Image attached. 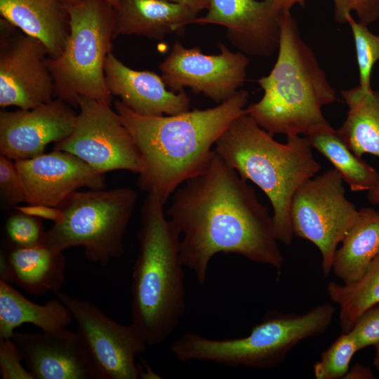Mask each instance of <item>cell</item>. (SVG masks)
<instances>
[{"label":"cell","instance_id":"6da1fadb","mask_svg":"<svg viewBox=\"0 0 379 379\" xmlns=\"http://www.w3.org/2000/svg\"><path fill=\"white\" fill-rule=\"evenodd\" d=\"M166 214L180 234L182 262L200 284L220 253L277 270L283 265L272 216L253 187L215 152L204 171L173 193Z\"/></svg>","mask_w":379,"mask_h":379},{"label":"cell","instance_id":"7a4b0ae2","mask_svg":"<svg viewBox=\"0 0 379 379\" xmlns=\"http://www.w3.org/2000/svg\"><path fill=\"white\" fill-rule=\"evenodd\" d=\"M248 100V92L239 90L215 107L162 116L140 115L115 100V111L142 159L139 187L166 204L180 185L207 168L215 153L212 147L235 119L247 114Z\"/></svg>","mask_w":379,"mask_h":379},{"label":"cell","instance_id":"3957f363","mask_svg":"<svg viewBox=\"0 0 379 379\" xmlns=\"http://www.w3.org/2000/svg\"><path fill=\"white\" fill-rule=\"evenodd\" d=\"M279 21L276 62L258 81L264 93L246 107L247 114L272 135L308 136L333 129L322 108L337 100L335 91L301 37L291 13H280Z\"/></svg>","mask_w":379,"mask_h":379},{"label":"cell","instance_id":"277c9868","mask_svg":"<svg viewBox=\"0 0 379 379\" xmlns=\"http://www.w3.org/2000/svg\"><path fill=\"white\" fill-rule=\"evenodd\" d=\"M164 203L147 193L141 209L139 251L132 273L131 324L147 346L162 343L185 310L180 234L164 211Z\"/></svg>","mask_w":379,"mask_h":379},{"label":"cell","instance_id":"5b68a950","mask_svg":"<svg viewBox=\"0 0 379 379\" xmlns=\"http://www.w3.org/2000/svg\"><path fill=\"white\" fill-rule=\"evenodd\" d=\"M247 114L237 119L215 144V152L245 180L255 184L269 199L278 241L291 245L293 232L291 204L298 188L316 175L321 165L307 136L275 140Z\"/></svg>","mask_w":379,"mask_h":379},{"label":"cell","instance_id":"8992f818","mask_svg":"<svg viewBox=\"0 0 379 379\" xmlns=\"http://www.w3.org/2000/svg\"><path fill=\"white\" fill-rule=\"evenodd\" d=\"M335 312V307L329 302L302 314L270 311L246 336L216 340L187 333L173 342L171 351L180 361L269 368L281 363L301 341L325 332Z\"/></svg>","mask_w":379,"mask_h":379},{"label":"cell","instance_id":"52a82bcc","mask_svg":"<svg viewBox=\"0 0 379 379\" xmlns=\"http://www.w3.org/2000/svg\"><path fill=\"white\" fill-rule=\"evenodd\" d=\"M70 32L61 54L47 58L55 98L78 107L79 97L111 105L113 95L105 77V62L115 38V9L105 0L68 5Z\"/></svg>","mask_w":379,"mask_h":379},{"label":"cell","instance_id":"ba28073f","mask_svg":"<svg viewBox=\"0 0 379 379\" xmlns=\"http://www.w3.org/2000/svg\"><path fill=\"white\" fill-rule=\"evenodd\" d=\"M137 200L130 187L77 191L58 206L62 220L46 232L45 244L61 251L81 246L86 259L105 265L124 253L123 238Z\"/></svg>","mask_w":379,"mask_h":379},{"label":"cell","instance_id":"9c48e42d","mask_svg":"<svg viewBox=\"0 0 379 379\" xmlns=\"http://www.w3.org/2000/svg\"><path fill=\"white\" fill-rule=\"evenodd\" d=\"M359 214L345 197L344 181L334 169L307 180L295 191L290 218L293 234L320 251L324 276L332 271L338 245Z\"/></svg>","mask_w":379,"mask_h":379},{"label":"cell","instance_id":"30bf717a","mask_svg":"<svg viewBox=\"0 0 379 379\" xmlns=\"http://www.w3.org/2000/svg\"><path fill=\"white\" fill-rule=\"evenodd\" d=\"M110 106L79 97L74 128L53 149L73 154L101 173L125 170L139 174L143 162L138 148Z\"/></svg>","mask_w":379,"mask_h":379},{"label":"cell","instance_id":"8fae6325","mask_svg":"<svg viewBox=\"0 0 379 379\" xmlns=\"http://www.w3.org/2000/svg\"><path fill=\"white\" fill-rule=\"evenodd\" d=\"M0 106L29 109L55 98L46 46L0 20Z\"/></svg>","mask_w":379,"mask_h":379},{"label":"cell","instance_id":"7c38bea8","mask_svg":"<svg viewBox=\"0 0 379 379\" xmlns=\"http://www.w3.org/2000/svg\"><path fill=\"white\" fill-rule=\"evenodd\" d=\"M56 295L75 320L100 379L138 378L135 358L147 345L135 328L118 324L90 302L60 291Z\"/></svg>","mask_w":379,"mask_h":379},{"label":"cell","instance_id":"4fadbf2b","mask_svg":"<svg viewBox=\"0 0 379 379\" xmlns=\"http://www.w3.org/2000/svg\"><path fill=\"white\" fill-rule=\"evenodd\" d=\"M220 53L208 55L197 46L185 47L175 41L159 65L161 77L173 92L189 88L220 104L239 90L246 78L249 64L246 55L234 53L219 44Z\"/></svg>","mask_w":379,"mask_h":379},{"label":"cell","instance_id":"5bb4252c","mask_svg":"<svg viewBox=\"0 0 379 379\" xmlns=\"http://www.w3.org/2000/svg\"><path fill=\"white\" fill-rule=\"evenodd\" d=\"M29 205L58 207L79 188L103 189L105 177L76 155L53 149L14 161Z\"/></svg>","mask_w":379,"mask_h":379},{"label":"cell","instance_id":"9a60e30c","mask_svg":"<svg viewBox=\"0 0 379 379\" xmlns=\"http://www.w3.org/2000/svg\"><path fill=\"white\" fill-rule=\"evenodd\" d=\"M77 113L60 98L29 109L0 112V152L13 160L44 153L47 145L69 136Z\"/></svg>","mask_w":379,"mask_h":379},{"label":"cell","instance_id":"2e32d148","mask_svg":"<svg viewBox=\"0 0 379 379\" xmlns=\"http://www.w3.org/2000/svg\"><path fill=\"white\" fill-rule=\"evenodd\" d=\"M11 339L34 379H100L78 331L14 332Z\"/></svg>","mask_w":379,"mask_h":379},{"label":"cell","instance_id":"e0dca14e","mask_svg":"<svg viewBox=\"0 0 379 379\" xmlns=\"http://www.w3.org/2000/svg\"><path fill=\"white\" fill-rule=\"evenodd\" d=\"M279 15L272 0H211L206 15L197 17L192 24L223 26L239 52L269 57L279 48Z\"/></svg>","mask_w":379,"mask_h":379},{"label":"cell","instance_id":"ac0fdd59","mask_svg":"<svg viewBox=\"0 0 379 379\" xmlns=\"http://www.w3.org/2000/svg\"><path fill=\"white\" fill-rule=\"evenodd\" d=\"M105 77L111 94L134 112L144 116L173 115L190 109L185 91L169 90L156 72L131 69L112 52L105 62Z\"/></svg>","mask_w":379,"mask_h":379},{"label":"cell","instance_id":"d6986e66","mask_svg":"<svg viewBox=\"0 0 379 379\" xmlns=\"http://www.w3.org/2000/svg\"><path fill=\"white\" fill-rule=\"evenodd\" d=\"M62 252L46 244L7 248L1 253L0 280L34 295L57 293L65 280Z\"/></svg>","mask_w":379,"mask_h":379},{"label":"cell","instance_id":"ffe728a7","mask_svg":"<svg viewBox=\"0 0 379 379\" xmlns=\"http://www.w3.org/2000/svg\"><path fill=\"white\" fill-rule=\"evenodd\" d=\"M0 15L40 41L49 58L61 54L70 32L68 4L63 0H0Z\"/></svg>","mask_w":379,"mask_h":379},{"label":"cell","instance_id":"44dd1931","mask_svg":"<svg viewBox=\"0 0 379 379\" xmlns=\"http://www.w3.org/2000/svg\"><path fill=\"white\" fill-rule=\"evenodd\" d=\"M197 14L166 0H119L115 9V37L134 34L161 40L192 24Z\"/></svg>","mask_w":379,"mask_h":379},{"label":"cell","instance_id":"7402d4cb","mask_svg":"<svg viewBox=\"0 0 379 379\" xmlns=\"http://www.w3.org/2000/svg\"><path fill=\"white\" fill-rule=\"evenodd\" d=\"M341 243L333 257L332 271L347 284L359 278L379 254V212L370 207L359 210Z\"/></svg>","mask_w":379,"mask_h":379},{"label":"cell","instance_id":"603a6c76","mask_svg":"<svg viewBox=\"0 0 379 379\" xmlns=\"http://www.w3.org/2000/svg\"><path fill=\"white\" fill-rule=\"evenodd\" d=\"M73 320L68 308L58 298L38 305L0 280V340L11 338L14 330L25 323L49 332L65 328Z\"/></svg>","mask_w":379,"mask_h":379},{"label":"cell","instance_id":"cb8c5ba5","mask_svg":"<svg viewBox=\"0 0 379 379\" xmlns=\"http://www.w3.org/2000/svg\"><path fill=\"white\" fill-rule=\"evenodd\" d=\"M341 95L348 110L338 135L358 157L371 154L379 159V91H364L358 86Z\"/></svg>","mask_w":379,"mask_h":379},{"label":"cell","instance_id":"d4e9b609","mask_svg":"<svg viewBox=\"0 0 379 379\" xmlns=\"http://www.w3.org/2000/svg\"><path fill=\"white\" fill-rule=\"evenodd\" d=\"M312 148L333 166L352 192L370 191L379 186V173L356 155L334 128L307 136Z\"/></svg>","mask_w":379,"mask_h":379},{"label":"cell","instance_id":"484cf974","mask_svg":"<svg viewBox=\"0 0 379 379\" xmlns=\"http://www.w3.org/2000/svg\"><path fill=\"white\" fill-rule=\"evenodd\" d=\"M326 292L331 302L339 307L343 333L349 332L364 312L379 304V254L357 280L347 284L331 281Z\"/></svg>","mask_w":379,"mask_h":379},{"label":"cell","instance_id":"4316f807","mask_svg":"<svg viewBox=\"0 0 379 379\" xmlns=\"http://www.w3.org/2000/svg\"><path fill=\"white\" fill-rule=\"evenodd\" d=\"M359 351L355 339L349 332L341 335L321 353L313 366L316 379L343 378L349 371L354 354Z\"/></svg>","mask_w":379,"mask_h":379},{"label":"cell","instance_id":"83f0119b","mask_svg":"<svg viewBox=\"0 0 379 379\" xmlns=\"http://www.w3.org/2000/svg\"><path fill=\"white\" fill-rule=\"evenodd\" d=\"M354 38L359 69V86L364 91L371 88L373 67L379 60V35L372 33L368 26L356 21L352 13L345 17Z\"/></svg>","mask_w":379,"mask_h":379},{"label":"cell","instance_id":"f1b7e54d","mask_svg":"<svg viewBox=\"0 0 379 379\" xmlns=\"http://www.w3.org/2000/svg\"><path fill=\"white\" fill-rule=\"evenodd\" d=\"M46 232L39 218L18 211L5 225L7 248L45 244Z\"/></svg>","mask_w":379,"mask_h":379},{"label":"cell","instance_id":"f546056e","mask_svg":"<svg viewBox=\"0 0 379 379\" xmlns=\"http://www.w3.org/2000/svg\"><path fill=\"white\" fill-rule=\"evenodd\" d=\"M13 160L0 156V197L1 206L9 210L26 202L24 185Z\"/></svg>","mask_w":379,"mask_h":379},{"label":"cell","instance_id":"4dcf8cb0","mask_svg":"<svg viewBox=\"0 0 379 379\" xmlns=\"http://www.w3.org/2000/svg\"><path fill=\"white\" fill-rule=\"evenodd\" d=\"M334 5V19L340 23L346 22L347 14L354 12L358 22L369 25L379 18V0H332Z\"/></svg>","mask_w":379,"mask_h":379},{"label":"cell","instance_id":"1f68e13d","mask_svg":"<svg viewBox=\"0 0 379 379\" xmlns=\"http://www.w3.org/2000/svg\"><path fill=\"white\" fill-rule=\"evenodd\" d=\"M354 336L358 350L379 343V304L364 312L350 331Z\"/></svg>","mask_w":379,"mask_h":379},{"label":"cell","instance_id":"d6a6232c","mask_svg":"<svg viewBox=\"0 0 379 379\" xmlns=\"http://www.w3.org/2000/svg\"><path fill=\"white\" fill-rule=\"evenodd\" d=\"M22 357L13 340H0V374L3 379H34L22 365Z\"/></svg>","mask_w":379,"mask_h":379},{"label":"cell","instance_id":"836d02e7","mask_svg":"<svg viewBox=\"0 0 379 379\" xmlns=\"http://www.w3.org/2000/svg\"><path fill=\"white\" fill-rule=\"evenodd\" d=\"M15 209L37 218L51 220L54 223L60 222L63 218L62 212L58 207L28 204L27 206H17Z\"/></svg>","mask_w":379,"mask_h":379},{"label":"cell","instance_id":"e575fe53","mask_svg":"<svg viewBox=\"0 0 379 379\" xmlns=\"http://www.w3.org/2000/svg\"><path fill=\"white\" fill-rule=\"evenodd\" d=\"M374 378L373 373L368 368L360 364H355L351 369H349L343 378L371 379Z\"/></svg>","mask_w":379,"mask_h":379},{"label":"cell","instance_id":"d590c367","mask_svg":"<svg viewBox=\"0 0 379 379\" xmlns=\"http://www.w3.org/2000/svg\"><path fill=\"white\" fill-rule=\"evenodd\" d=\"M173 4L186 6L196 13L208 10L211 0H166Z\"/></svg>","mask_w":379,"mask_h":379},{"label":"cell","instance_id":"8d00e7d4","mask_svg":"<svg viewBox=\"0 0 379 379\" xmlns=\"http://www.w3.org/2000/svg\"><path fill=\"white\" fill-rule=\"evenodd\" d=\"M307 0H272L274 11L278 13L291 12L295 5L303 6Z\"/></svg>","mask_w":379,"mask_h":379},{"label":"cell","instance_id":"74e56055","mask_svg":"<svg viewBox=\"0 0 379 379\" xmlns=\"http://www.w3.org/2000/svg\"><path fill=\"white\" fill-rule=\"evenodd\" d=\"M367 198L370 203L379 205V186L368 191Z\"/></svg>","mask_w":379,"mask_h":379},{"label":"cell","instance_id":"f35d334b","mask_svg":"<svg viewBox=\"0 0 379 379\" xmlns=\"http://www.w3.org/2000/svg\"><path fill=\"white\" fill-rule=\"evenodd\" d=\"M374 347H375V357L373 359V365L379 374V343L377 344Z\"/></svg>","mask_w":379,"mask_h":379},{"label":"cell","instance_id":"ab89813d","mask_svg":"<svg viewBox=\"0 0 379 379\" xmlns=\"http://www.w3.org/2000/svg\"><path fill=\"white\" fill-rule=\"evenodd\" d=\"M109 5L116 9L118 6L119 0H105Z\"/></svg>","mask_w":379,"mask_h":379},{"label":"cell","instance_id":"60d3db41","mask_svg":"<svg viewBox=\"0 0 379 379\" xmlns=\"http://www.w3.org/2000/svg\"><path fill=\"white\" fill-rule=\"evenodd\" d=\"M68 5H73L80 2L81 0H63Z\"/></svg>","mask_w":379,"mask_h":379}]
</instances>
